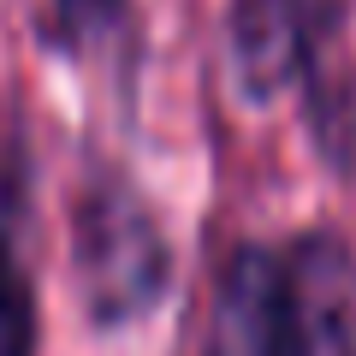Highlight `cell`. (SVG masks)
<instances>
[{"label":"cell","mask_w":356,"mask_h":356,"mask_svg":"<svg viewBox=\"0 0 356 356\" xmlns=\"http://www.w3.org/2000/svg\"><path fill=\"white\" fill-rule=\"evenodd\" d=\"M72 273L95 327L143 321L172 285V238L161 208L113 161H95L72 196Z\"/></svg>","instance_id":"obj_2"},{"label":"cell","mask_w":356,"mask_h":356,"mask_svg":"<svg viewBox=\"0 0 356 356\" xmlns=\"http://www.w3.org/2000/svg\"><path fill=\"white\" fill-rule=\"evenodd\" d=\"M42 344V309H36V280L24 267L13 220L0 214V356H36Z\"/></svg>","instance_id":"obj_6"},{"label":"cell","mask_w":356,"mask_h":356,"mask_svg":"<svg viewBox=\"0 0 356 356\" xmlns=\"http://www.w3.org/2000/svg\"><path fill=\"white\" fill-rule=\"evenodd\" d=\"M226 65L250 107L291 102L321 166L356 178L350 0H226Z\"/></svg>","instance_id":"obj_1"},{"label":"cell","mask_w":356,"mask_h":356,"mask_svg":"<svg viewBox=\"0 0 356 356\" xmlns=\"http://www.w3.org/2000/svg\"><path fill=\"white\" fill-rule=\"evenodd\" d=\"M36 48L72 65H113L119 77H131L143 54V6L137 0H42Z\"/></svg>","instance_id":"obj_5"},{"label":"cell","mask_w":356,"mask_h":356,"mask_svg":"<svg viewBox=\"0 0 356 356\" xmlns=\"http://www.w3.org/2000/svg\"><path fill=\"white\" fill-rule=\"evenodd\" d=\"M291 273V356H356V250L344 232L309 226L280 243Z\"/></svg>","instance_id":"obj_4"},{"label":"cell","mask_w":356,"mask_h":356,"mask_svg":"<svg viewBox=\"0 0 356 356\" xmlns=\"http://www.w3.org/2000/svg\"><path fill=\"white\" fill-rule=\"evenodd\" d=\"M291 273L280 243H232L214 280V356H291Z\"/></svg>","instance_id":"obj_3"}]
</instances>
